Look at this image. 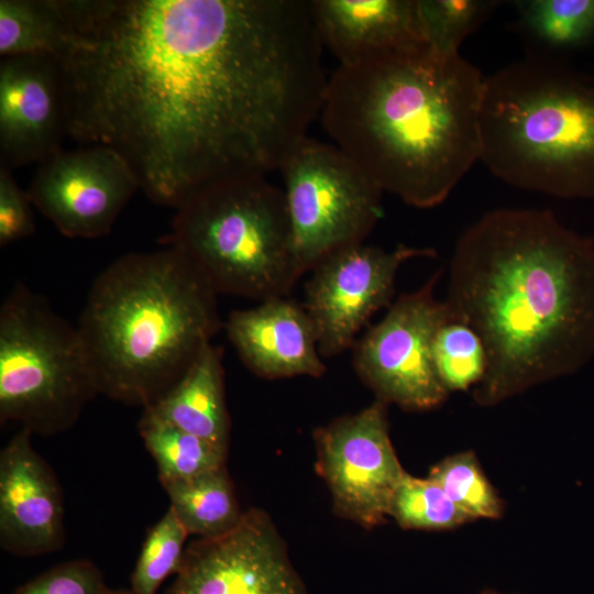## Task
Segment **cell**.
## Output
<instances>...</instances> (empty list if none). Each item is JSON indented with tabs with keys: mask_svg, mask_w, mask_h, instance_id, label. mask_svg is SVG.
I'll return each mask as SVG.
<instances>
[{
	"mask_svg": "<svg viewBox=\"0 0 594 594\" xmlns=\"http://www.w3.org/2000/svg\"><path fill=\"white\" fill-rule=\"evenodd\" d=\"M431 248L398 244L393 250L364 243L342 249L318 263L305 287L302 304L323 359L353 348L371 317L389 307L399 268L418 257H435Z\"/></svg>",
	"mask_w": 594,
	"mask_h": 594,
	"instance_id": "obj_11",
	"label": "cell"
},
{
	"mask_svg": "<svg viewBox=\"0 0 594 594\" xmlns=\"http://www.w3.org/2000/svg\"><path fill=\"white\" fill-rule=\"evenodd\" d=\"M441 275L440 270L419 289L400 295L353 346L356 374L387 405L427 411L449 397L431 355L436 332L453 320L446 301L435 297Z\"/></svg>",
	"mask_w": 594,
	"mask_h": 594,
	"instance_id": "obj_9",
	"label": "cell"
},
{
	"mask_svg": "<svg viewBox=\"0 0 594 594\" xmlns=\"http://www.w3.org/2000/svg\"><path fill=\"white\" fill-rule=\"evenodd\" d=\"M70 42V26L61 0H1L0 54L61 59Z\"/></svg>",
	"mask_w": 594,
	"mask_h": 594,
	"instance_id": "obj_20",
	"label": "cell"
},
{
	"mask_svg": "<svg viewBox=\"0 0 594 594\" xmlns=\"http://www.w3.org/2000/svg\"><path fill=\"white\" fill-rule=\"evenodd\" d=\"M78 328L22 283L0 308V421L33 435L72 428L98 395Z\"/></svg>",
	"mask_w": 594,
	"mask_h": 594,
	"instance_id": "obj_7",
	"label": "cell"
},
{
	"mask_svg": "<svg viewBox=\"0 0 594 594\" xmlns=\"http://www.w3.org/2000/svg\"><path fill=\"white\" fill-rule=\"evenodd\" d=\"M387 406L375 399L314 432L318 470L334 512L364 528L386 521L393 494L406 473L391 441Z\"/></svg>",
	"mask_w": 594,
	"mask_h": 594,
	"instance_id": "obj_10",
	"label": "cell"
},
{
	"mask_svg": "<svg viewBox=\"0 0 594 594\" xmlns=\"http://www.w3.org/2000/svg\"><path fill=\"white\" fill-rule=\"evenodd\" d=\"M311 6L321 43L339 65L426 43L417 0H314Z\"/></svg>",
	"mask_w": 594,
	"mask_h": 594,
	"instance_id": "obj_17",
	"label": "cell"
},
{
	"mask_svg": "<svg viewBox=\"0 0 594 594\" xmlns=\"http://www.w3.org/2000/svg\"><path fill=\"white\" fill-rule=\"evenodd\" d=\"M444 301L487 352L475 405L572 375L594 358V240L550 210L490 211L455 242Z\"/></svg>",
	"mask_w": 594,
	"mask_h": 594,
	"instance_id": "obj_2",
	"label": "cell"
},
{
	"mask_svg": "<svg viewBox=\"0 0 594 594\" xmlns=\"http://www.w3.org/2000/svg\"><path fill=\"white\" fill-rule=\"evenodd\" d=\"M67 135L59 59L2 57L0 63V166L43 163Z\"/></svg>",
	"mask_w": 594,
	"mask_h": 594,
	"instance_id": "obj_14",
	"label": "cell"
},
{
	"mask_svg": "<svg viewBox=\"0 0 594 594\" xmlns=\"http://www.w3.org/2000/svg\"><path fill=\"white\" fill-rule=\"evenodd\" d=\"M165 240L218 295L257 301L287 297L302 275L284 190L264 175L233 176L202 186L176 208Z\"/></svg>",
	"mask_w": 594,
	"mask_h": 594,
	"instance_id": "obj_6",
	"label": "cell"
},
{
	"mask_svg": "<svg viewBox=\"0 0 594 594\" xmlns=\"http://www.w3.org/2000/svg\"><path fill=\"white\" fill-rule=\"evenodd\" d=\"M389 517L415 530H450L473 521L436 482L407 472L393 494Z\"/></svg>",
	"mask_w": 594,
	"mask_h": 594,
	"instance_id": "obj_25",
	"label": "cell"
},
{
	"mask_svg": "<svg viewBox=\"0 0 594 594\" xmlns=\"http://www.w3.org/2000/svg\"><path fill=\"white\" fill-rule=\"evenodd\" d=\"M514 25L529 56L563 59L594 46V0H516Z\"/></svg>",
	"mask_w": 594,
	"mask_h": 594,
	"instance_id": "obj_19",
	"label": "cell"
},
{
	"mask_svg": "<svg viewBox=\"0 0 594 594\" xmlns=\"http://www.w3.org/2000/svg\"><path fill=\"white\" fill-rule=\"evenodd\" d=\"M427 477L472 520L499 519L504 515L505 503L472 450L446 457L431 466Z\"/></svg>",
	"mask_w": 594,
	"mask_h": 594,
	"instance_id": "obj_23",
	"label": "cell"
},
{
	"mask_svg": "<svg viewBox=\"0 0 594 594\" xmlns=\"http://www.w3.org/2000/svg\"><path fill=\"white\" fill-rule=\"evenodd\" d=\"M110 594H134L131 590H111Z\"/></svg>",
	"mask_w": 594,
	"mask_h": 594,
	"instance_id": "obj_31",
	"label": "cell"
},
{
	"mask_svg": "<svg viewBox=\"0 0 594 594\" xmlns=\"http://www.w3.org/2000/svg\"><path fill=\"white\" fill-rule=\"evenodd\" d=\"M138 429L157 465L162 486L226 465L227 451L177 428L148 409H143Z\"/></svg>",
	"mask_w": 594,
	"mask_h": 594,
	"instance_id": "obj_22",
	"label": "cell"
},
{
	"mask_svg": "<svg viewBox=\"0 0 594 594\" xmlns=\"http://www.w3.org/2000/svg\"><path fill=\"white\" fill-rule=\"evenodd\" d=\"M218 294L176 248L128 253L94 280L77 324L99 394L147 408L222 326Z\"/></svg>",
	"mask_w": 594,
	"mask_h": 594,
	"instance_id": "obj_4",
	"label": "cell"
},
{
	"mask_svg": "<svg viewBox=\"0 0 594 594\" xmlns=\"http://www.w3.org/2000/svg\"><path fill=\"white\" fill-rule=\"evenodd\" d=\"M128 163L113 150H61L40 164L26 193L34 207L67 238L108 234L139 190Z\"/></svg>",
	"mask_w": 594,
	"mask_h": 594,
	"instance_id": "obj_13",
	"label": "cell"
},
{
	"mask_svg": "<svg viewBox=\"0 0 594 594\" xmlns=\"http://www.w3.org/2000/svg\"><path fill=\"white\" fill-rule=\"evenodd\" d=\"M21 428L0 452V546L15 556L36 557L65 542L58 480Z\"/></svg>",
	"mask_w": 594,
	"mask_h": 594,
	"instance_id": "obj_15",
	"label": "cell"
},
{
	"mask_svg": "<svg viewBox=\"0 0 594 594\" xmlns=\"http://www.w3.org/2000/svg\"><path fill=\"white\" fill-rule=\"evenodd\" d=\"M475 594H521V593H518V592H501V591L495 590V588H484V590H481L480 592H477Z\"/></svg>",
	"mask_w": 594,
	"mask_h": 594,
	"instance_id": "obj_30",
	"label": "cell"
},
{
	"mask_svg": "<svg viewBox=\"0 0 594 594\" xmlns=\"http://www.w3.org/2000/svg\"><path fill=\"white\" fill-rule=\"evenodd\" d=\"M26 190L16 184L11 169L0 166V246L32 235L35 223Z\"/></svg>",
	"mask_w": 594,
	"mask_h": 594,
	"instance_id": "obj_29",
	"label": "cell"
},
{
	"mask_svg": "<svg viewBox=\"0 0 594 594\" xmlns=\"http://www.w3.org/2000/svg\"><path fill=\"white\" fill-rule=\"evenodd\" d=\"M61 2L67 136L118 153L157 205L279 169L320 114L311 1Z\"/></svg>",
	"mask_w": 594,
	"mask_h": 594,
	"instance_id": "obj_1",
	"label": "cell"
},
{
	"mask_svg": "<svg viewBox=\"0 0 594 594\" xmlns=\"http://www.w3.org/2000/svg\"><path fill=\"white\" fill-rule=\"evenodd\" d=\"M170 508L188 535L213 538L240 522V509L226 465L189 480L163 485Z\"/></svg>",
	"mask_w": 594,
	"mask_h": 594,
	"instance_id": "obj_21",
	"label": "cell"
},
{
	"mask_svg": "<svg viewBox=\"0 0 594 594\" xmlns=\"http://www.w3.org/2000/svg\"><path fill=\"white\" fill-rule=\"evenodd\" d=\"M481 156L505 183L594 199V70L526 57L485 77Z\"/></svg>",
	"mask_w": 594,
	"mask_h": 594,
	"instance_id": "obj_5",
	"label": "cell"
},
{
	"mask_svg": "<svg viewBox=\"0 0 594 594\" xmlns=\"http://www.w3.org/2000/svg\"><path fill=\"white\" fill-rule=\"evenodd\" d=\"M279 170L302 275L329 255L362 244L382 217L384 191L334 144L306 136Z\"/></svg>",
	"mask_w": 594,
	"mask_h": 594,
	"instance_id": "obj_8",
	"label": "cell"
},
{
	"mask_svg": "<svg viewBox=\"0 0 594 594\" xmlns=\"http://www.w3.org/2000/svg\"><path fill=\"white\" fill-rule=\"evenodd\" d=\"M432 363L438 378L449 392L475 387L487 371V352L480 336L466 323L449 320L432 341Z\"/></svg>",
	"mask_w": 594,
	"mask_h": 594,
	"instance_id": "obj_24",
	"label": "cell"
},
{
	"mask_svg": "<svg viewBox=\"0 0 594 594\" xmlns=\"http://www.w3.org/2000/svg\"><path fill=\"white\" fill-rule=\"evenodd\" d=\"M164 594H308L266 513L244 512L235 528L186 547Z\"/></svg>",
	"mask_w": 594,
	"mask_h": 594,
	"instance_id": "obj_12",
	"label": "cell"
},
{
	"mask_svg": "<svg viewBox=\"0 0 594 594\" xmlns=\"http://www.w3.org/2000/svg\"><path fill=\"white\" fill-rule=\"evenodd\" d=\"M224 329L241 361L260 377H320L326 372L310 317L287 297L232 310Z\"/></svg>",
	"mask_w": 594,
	"mask_h": 594,
	"instance_id": "obj_16",
	"label": "cell"
},
{
	"mask_svg": "<svg viewBox=\"0 0 594 594\" xmlns=\"http://www.w3.org/2000/svg\"><path fill=\"white\" fill-rule=\"evenodd\" d=\"M189 536L169 507L150 529L131 574L134 594H156L162 583L178 571Z\"/></svg>",
	"mask_w": 594,
	"mask_h": 594,
	"instance_id": "obj_27",
	"label": "cell"
},
{
	"mask_svg": "<svg viewBox=\"0 0 594 594\" xmlns=\"http://www.w3.org/2000/svg\"><path fill=\"white\" fill-rule=\"evenodd\" d=\"M497 0H417L426 43L440 53H459L463 41L501 6Z\"/></svg>",
	"mask_w": 594,
	"mask_h": 594,
	"instance_id": "obj_26",
	"label": "cell"
},
{
	"mask_svg": "<svg viewBox=\"0 0 594 594\" xmlns=\"http://www.w3.org/2000/svg\"><path fill=\"white\" fill-rule=\"evenodd\" d=\"M102 572L88 560H72L51 568L19 586L13 594H110Z\"/></svg>",
	"mask_w": 594,
	"mask_h": 594,
	"instance_id": "obj_28",
	"label": "cell"
},
{
	"mask_svg": "<svg viewBox=\"0 0 594 594\" xmlns=\"http://www.w3.org/2000/svg\"><path fill=\"white\" fill-rule=\"evenodd\" d=\"M484 84L460 53L425 43L339 65L319 116L384 193L433 208L480 161Z\"/></svg>",
	"mask_w": 594,
	"mask_h": 594,
	"instance_id": "obj_3",
	"label": "cell"
},
{
	"mask_svg": "<svg viewBox=\"0 0 594 594\" xmlns=\"http://www.w3.org/2000/svg\"><path fill=\"white\" fill-rule=\"evenodd\" d=\"M223 351L208 343L182 378L148 409L177 428L228 451Z\"/></svg>",
	"mask_w": 594,
	"mask_h": 594,
	"instance_id": "obj_18",
	"label": "cell"
}]
</instances>
